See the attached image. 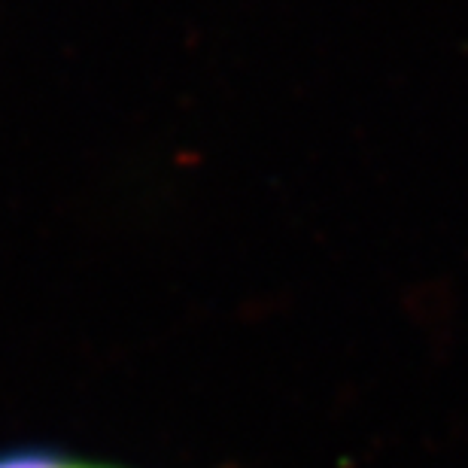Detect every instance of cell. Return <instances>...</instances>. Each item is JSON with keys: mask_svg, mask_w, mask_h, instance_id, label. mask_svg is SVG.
Returning <instances> with one entry per match:
<instances>
[{"mask_svg": "<svg viewBox=\"0 0 468 468\" xmlns=\"http://www.w3.org/2000/svg\"><path fill=\"white\" fill-rule=\"evenodd\" d=\"M0 468H113V465L80 463V460H70V456L49 453V451H9V453H0Z\"/></svg>", "mask_w": 468, "mask_h": 468, "instance_id": "obj_1", "label": "cell"}]
</instances>
